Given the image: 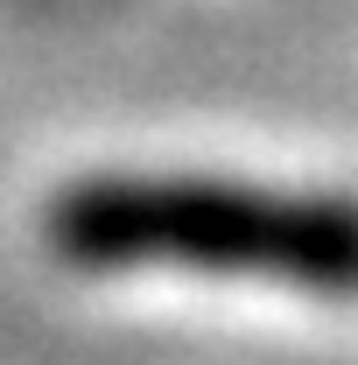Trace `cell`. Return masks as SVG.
Instances as JSON below:
<instances>
[{"label":"cell","mask_w":358,"mask_h":365,"mask_svg":"<svg viewBox=\"0 0 358 365\" xmlns=\"http://www.w3.org/2000/svg\"><path fill=\"white\" fill-rule=\"evenodd\" d=\"M43 239L85 274L197 267L330 302L358 295V197L225 176H85L49 197Z\"/></svg>","instance_id":"6da1fadb"}]
</instances>
